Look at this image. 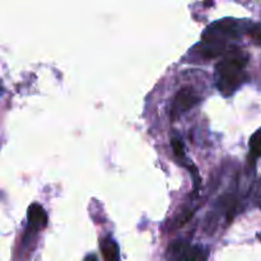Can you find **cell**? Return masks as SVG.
Instances as JSON below:
<instances>
[{
	"label": "cell",
	"mask_w": 261,
	"mask_h": 261,
	"mask_svg": "<svg viewBox=\"0 0 261 261\" xmlns=\"http://www.w3.org/2000/svg\"><path fill=\"white\" fill-rule=\"evenodd\" d=\"M247 63H249L247 55L231 53L217 64V88L221 91L222 94L231 96L247 81V74L245 71Z\"/></svg>",
	"instance_id": "6da1fadb"
},
{
	"label": "cell",
	"mask_w": 261,
	"mask_h": 261,
	"mask_svg": "<svg viewBox=\"0 0 261 261\" xmlns=\"http://www.w3.org/2000/svg\"><path fill=\"white\" fill-rule=\"evenodd\" d=\"M241 33L240 23L234 19H221L213 23L203 35L201 55L205 58H216L226 48L228 41L237 40Z\"/></svg>",
	"instance_id": "7a4b0ae2"
},
{
	"label": "cell",
	"mask_w": 261,
	"mask_h": 261,
	"mask_svg": "<svg viewBox=\"0 0 261 261\" xmlns=\"http://www.w3.org/2000/svg\"><path fill=\"white\" fill-rule=\"evenodd\" d=\"M199 101H200V97L198 96V93H196L194 88L185 87V88L180 89V92L176 94L175 99H173L172 111H171L172 120L178 119L184 112L189 111L195 105H198Z\"/></svg>",
	"instance_id": "3957f363"
},
{
	"label": "cell",
	"mask_w": 261,
	"mask_h": 261,
	"mask_svg": "<svg viewBox=\"0 0 261 261\" xmlns=\"http://www.w3.org/2000/svg\"><path fill=\"white\" fill-rule=\"evenodd\" d=\"M27 218H28V227H30L31 231L38 232L41 229H43L47 224V216H46V212L40 204L35 203L28 208L27 212Z\"/></svg>",
	"instance_id": "277c9868"
},
{
	"label": "cell",
	"mask_w": 261,
	"mask_h": 261,
	"mask_svg": "<svg viewBox=\"0 0 261 261\" xmlns=\"http://www.w3.org/2000/svg\"><path fill=\"white\" fill-rule=\"evenodd\" d=\"M191 247L188 241L185 240H177L172 242L167 250V259L168 261H185L190 252Z\"/></svg>",
	"instance_id": "5b68a950"
},
{
	"label": "cell",
	"mask_w": 261,
	"mask_h": 261,
	"mask_svg": "<svg viewBox=\"0 0 261 261\" xmlns=\"http://www.w3.org/2000/svg\"><path fill=\"white\" fill-rule=\"evenodd\" d=\"M101 252L105 261H121L120 249L117 242L111 237H106L101 241Z\"/></svg>",
	"instance_id": "8992f818"
},
{
	"label": "cell",
	"mask_w": 261,
	"mask_h": 261,
	"mask_svg": "<svg viewBox=\"0 0 261 261\" xmlns=\"http://www.w3.org/2000/svg\"><path fill=\"white\" fill-rule=\"evenodd\" d=\"M250 157L252 161H256L261 157V129L257 130L252 137L250 138Z\"/></svg>",
	"instance_id": "52a82bcc"
},
{
	"label": "cell",
	"mask_w": 261,
	"mask_h": 261,
	"mask_svg": "<svg viewBox=\"0 0 261 261\" xmlns=\"http://www.w3.org/2000/svg\"><path fill=\"white\" fill-rule=\"evenodd\" d=\"M209 257V250L201 246H194L191 247L190 252H189L188 257L185 261H208Z\"/></svg>",
	"instance_id": "ba28073f"
},
{
	"label": "cell",
	"mask_w": 261,
	"mask_h": 261,
	"mask_svg": "<svg viewBox=\"0 0 261 261\" xmlns=\"http://www.w3.org/2000/svg\"><path fill=\"white\" fill-rule=\"evenodd\" d=\"M247 36L252 40L255 45L261 46V23H255V24H250L246 30Z\"/></svg>",
	"instance_id": "9c48e42d"
},
{
	"label": "cell",
	"mask_w": 261,
	"mask_h": 261,
	"mask_svg": "<svg viewBox=\"0 0 261 261\" xmlns=\"http://www.w3.org/2000/svg\"><path fill=\"white\" fill-rule=\"evenodd\" d=\"M254 201L257 208L261 211V178L255 184L254 188Z\"/></svg>",
	"instance_id": "30bf717a"
},
{
	"label": "cell",
	"mask_w": 261,
	"mask_h": 261,
	"mask_svg": "<svg viewBox=\"0 0 261 261\" xmlns=\"http://www.w3.org/2000/svg\"><path fill=\"white\" fill-rule=\"evenodd\" d=\"M172 147H173V150H175V153L178 155V157H184V147L182 144H181L180 140L172 139Z\"/></svg>",
	"instance_id": "8fae6325"
},
{
	"label": "cell",
	"mask_w": 261,
	"mask_h": 261,
	"mask_svg": "<svg viewBox=\"0 0 261 261\" xmlns=\"http://www.w3.org/2000/svg\"><path fill=\"white\" fill-rule=\"evenodd\" d=\"M83 261H98V259H97V256L94 254H89L84 257Z\"/></svg>",
	"instance_id": "7c38bea8"
}]
</instances>
